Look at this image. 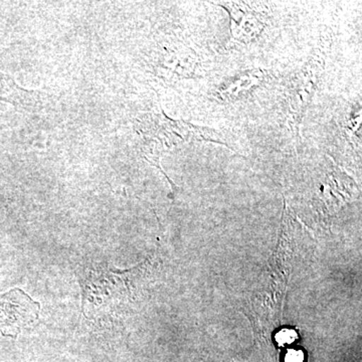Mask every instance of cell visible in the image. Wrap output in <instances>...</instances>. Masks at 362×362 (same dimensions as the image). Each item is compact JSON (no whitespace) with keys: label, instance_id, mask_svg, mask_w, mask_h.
Segmentation results:
<instances>
[{"label":"cell","instance_id":"7a4b0ae2","mask_svg":"<svg viewBox=\"0 0 362 362\" xmlns=\"http://www.w3.org/2000/svg\"><path fill=\"white\" fill-rule=\"evenodd\" d=\"M286 362H303L304 354L301 350H289L285 357Z\"/></svg>","mask_w":362,"mask_h":362},{"label":"cell","instance_id":"6da1fadb","mask_svg":"<svg viewBox=\"0 0 362 362\" xmlns=\"http://www.w3.org/2000/svg\"><path fill=\"white\" fill-rule=\"evenodd\" d=\"M297 334L293 330H282L279 333L277 337V341L280 344H290L296 339Z\"/></svg>","mask_w":362,"mask_h":362}]
</instances>
